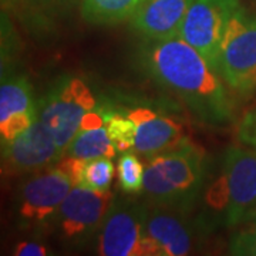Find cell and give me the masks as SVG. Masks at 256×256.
<instances>
[{"instance_id":"obj_9","label":"cell","mask_w":256,"mask_h":256,"mask_svg":"<svg viewBox=\"0 0 256 256\" xmlns=\"http://www.w3.org/2000/svg\"><path fill=\"white\" fill-rule=\"evenodd\" d=\"M240 6L239 0H194L180 30L178 37L196 48L218 73L225 30Z\"/></svg>"},{"instance_id":"obj_1","label":"cell","mask_w":256,"mask_h":256,"mask_svg":"<svg viewBox=\"0 0 256 256\" xmlns=\"http://www.w3.org/2000/svg\"><path fill=\"white\" fill-rule=\"evenodd\" d=\"M144 73L175 94L206 126L225 127L234 120V104L224 78L204 56L180 37L146 40L138 48Z\"/></svg>"},{"instance_id":"obj_14","label":"cell","mask_w":256,"mask_h":256,"mask_svg":"<svg viewBox=\"0 0 256 256\" xmlns=\"http://www.w3.org/2000/svg\"><path fill=\"white\" fill-rule=\"evenodd\" d=\"M194 0H148L131 18V28L146 40H168L180 30Z\"/></svg>"},{"instance_id":"obj_11","label":"cell","mask_w":256,"mask_h":256,"mask_svg":"<svg viewBox=\"0 0 256 256\" xmlns=\"http://www.w3.org/2000/svg\"><path fill=\"white\" fill-rule=\"evenodd\" d=\"M64 154L44 124L36 122L2 146V172L6 176L36 174L57 164Z\"/></svg>"},{"instance_id":"obj_27","label":"cell","mask_w":256,"mask_h":256,"mask_svg":"<svg viewBox=\"0 0 256 256\" xmlns=\"http://www.w3.org/2000/svg\"><path fill=\"white\" fill-rule=\"evenodd\" d=\"M254 224H255V225H256V222H254Z\"/></svg>"},{"instance_id":"obj_21","label":"cell","mask_w":256,"mask_h":256,"mask_svg":"<svg viewBox=\"0 0 256 256\" xmlns=\"http://www.w3.org/2000/svg\"><path fill=\"white\" fill-rule=\"evenodd\" d=\"M84 162H86V160H82V158L64 156L53 166H54L56 170H58L62 174L66 175L70 180V182L73 184V186H76V185H82V175Z\"/></svg>"},{"instance_id":"obj_6","label":"cell","mask_w":256,"mask_h":256,"mask_svg":"<svg viewBox=\"0 0 256 256\" xmlns=\"http://www.w3.org/2000/svg\"><path fill=\"white\" fill-rule=\"evenodd\" d=\"M220 73L224 82L240 97L256 90V14L242 6L229 20L220 44Z\"/></svg>"},{"instance_id":"obj_26","label":"cell","mask_w":256,"mask_h":256,"mask_svg":"<svg viewBox=\"0 0 256 256\" xmlns=\"http://www.w3.org/2000/svg\"><path fill=\"white\" fill-rule=\"evenodd\" d=\"M250 222H256V212H255V215L252 216V220H250Z\"/></svg>"},{"instance_id":"obj_12","label":"cell","mask_w":256,"mask_h":256,"mask_svg":"<svg viewBox=\"0 0 256 256\" xmlns=\"http://www.w3.org/2000/svg\"><path fill=\"white\" fill-rule=\"evenodd\" d=\"M38 120V104L26 76L12 68L2 70L0 86V144H8Z\"/></svg>"},{"instance_id":"obj_18","label":"cell","mask_w":256,"mask_h":256,"mask_svg":"<svg viewBox=\"0 0 256 256\" xmlns=\"http://www.w3.org/2000/svg\"><path fill=\"white\" fill-rule=\"evenodd\" d=\"M146 165L134 152H122L117 165L118 186L126 194H140L144 190Z\"/></svg>"},{"instance_id":"obj_3","label":"cell","mask_w":256,"mask_h":256,"mask_svg":"<svg viewBox=\"0 0 256 256\" xmlns=\"http://www.w3.org/2000/svg\"><path fill=\"white\" fill-rule=\"evenodd\" d=\"M210 176V160L194 142L146 161L142 194L148 202L190 210L201 200Z\"/></svg>"},{"instance_id":"obj_19","label":"cell","mask_w":256,"mask_h":256,"mask_svg":"<svg viewBox=\"0 0 256 256\" xmlns=\"http://www.w3.org/2000/svg\"><path fill=\"white\" fill-rule=\"evenodd\" d=\"M114 178V164L111 158L86 160L82 166V186L96 191H110Z\"/></svg>"},{"instance_id":"obj_4","label":"cell","mask_w":256,"mask_h":256,"mask_svg":"<svg viewBox=\"0 0 256 256\" xmlns=\"http://www.w3.org/2000/svg\"><path fill=\"white\" fill-rule=\"evenodd\" d=\"M97 107V98L87 82L73 74H63L54 78L38 101V120L66 156L84 118Z\"/></svg>"},{"instance_id":"obj_7","label":"cell","mask_w":256,"mask_h":256,"mask_svg":"<svg viewBox=\"0 0 256 256\" xmlns=\"http://www.w3.org/2000/svg\"><path fill=\"white\" fill-rule=\"evenodd\" d=\"M114 201L110 191H96L76 185L62 204L54 226L64 245L82 248L97 236Z\"/></svg>"},{"instance_id":"obj_23","label":"cell","mask_w":256,"mask_h":256,"mask_svg":"<svg viewBox=\"0 0 256 256\" xmlns=\"http://www.w3.org/2000/svg\"><path fill=\"white\" fill-rule=\"evenodd\" d=\"M28 3L43 13L60 14L73 3V0H28Z\"/></svg>"},{"instance_id":"obj_22","label":"cell","mask_w":256,"mask_h":256,"mask_svg":"<svg viewBox=\"0 0 256 256\" xmlns=\"http://www.w3.org/2000/svg\"><path fill=\"white\" fill-rule=\"evenodd\" d=\"M239 141L256 150V108L248 111L238 127Z\"/></svg>"},{"instance_id":"obj_20","label":"cell","mask_w":256,"mask_h":256,"mask_svg":"<svg viewBox=\"0 0 256 256\" xmlns=\"http://www.w3.org/2000/svg\"><path fill=\"white\" fill-rule=\"evenodd\" d=\"M229 254L236 256H256V225L232 236L229 242Z\"/></svg>"},{"instance_id":"obj_13","label":"cell","mask_w":256,"mask_h":256,"mask_svg":"<svg viewBox=\"0 0 256 256\" xmlns=\"http://www.w3.org/2000/svg\"><path fill=\"white\" fill-rule=\"evenodd\" d=\"M137 128L134 151L150 160L152 156L170 152L191 142L188 132L181 122L161 116L146 107H136L126 111Z\"/></svg>"},{"instance_id":"obj_16","label":"cell","mask_w":256,"mask_h":256,"mask_svg":"<svg viewBox=\"0 0 256 256\" xmlns=\"http://www.w3.org/2000/svg\"><path fill=\"white\" fill-rule=\"evenodd\" d=\"M148 0H80L82 20L92 26H114L131 18Z\"/></svg>"},{"instance_id":"obj_8","label":"cell","mask_w":256,"mask_h":256,"mask_svg":"<svg viewBox=\"0 0 256 256\" xmlns=\"http://www.w3.org/2000/svg\"><path fill=\"white\" fill-rule=\"evenodd\" d=\"M144 255L184 256L191 254L202 230L190 210L146 202Z\"/></svg>"},{"instance_id":"obj_24","label":"cell","mask_w":256,"mask_h":256,"mask_svg":"<svg viewBox=\"0 0 256 256\" xmlns=\"http://www.w3.org/2000/svg\"><path fill=\"white\" fill-rule=\"evenodd\" d=\"M13 254L18 256H46L50 255V250L42 242H37V240H23V242H20V244L16 245Z\"/></svg>"},{"instance_id":"obj_25","label":"cell","mask_w":256,"mask_h":256,"mask_svg":"<svg viewBox=\"0 0 256 256\" xmlns=\"http://www.w3.org/2000/svg\"><path fill=\"white\" fill-rule=\"evenodd\" d=\"M16 0H2V10H8Z\"/></svg>"},{"instance_id":"obj_5","label":"cell","mask_w":256,"mask_h":256,"mask_svg":"<svg viewBox=\"0 0 256 256\" xmlns=\"http://www.w3.org/2000/svg\"><path fill=\"white\" fill-rule=\"evenodd\" d=\"M73 188L54 166L33 174L20 184L14 196V220L20 230L40 234L54 226L58 210Z\"/></svg>"},{"instance_id":"obj_10","label":"cell","mask_w":256,"mask_h":256,"mask_svg":"<svg viewBox=\"0 0 256 256\" xmlns=\"http://www.w3.org/2000/svg\"><path fill=\"white\" fill-rule=\"evenodd\" d=\"M146 202L114 198L96 236V252L102 256H146Z\"/></svg>"},{"instance_id":"obj_2","label":"cell","mask_w":256,"mask_h":256,"mask_svg":"<svg viewBox=\"0 0 256 256\" xmlns=\"http://www.w3.org/2000/svg\"><path fill=\"white\" fill-rule=\"evenodd\" d=\"M196 224L202 234L250 222L256 212V150L230 146L215 178L201 195Z\"/></svg>"},{"instance_id":"obj_17","label":"cell","mask_w":256,"mask_h":256,"mask_svg":"<svg viewBox=\"0 0 256 256\" xmlns=\"http://www.w3.org/2000/svg\"><path fill=\"white\" fill-rule=\"evenodd\" d=\"M102 116H104L108 137L116 146V150L118 152H128L134 150L137 128L132 120L126 114H120L117 111H104Z\"/></svg>"},{"instance_id":"obj_15","label":"cell","mask_w":256,"mask_h":256,"mask_svg":"<svg viewBox=\"0 0 256 256\" xmlns=\"http://www.w3.org/2000/svg\"><path fill=\"white\" fill-rule=\"evenodd\" d=\"M117 150L111 142L102 111H92L84 121L78 132L74 136L72 142L67 146L66 156L94 160V158H114Z\"/></svg>"}]
</instances>
